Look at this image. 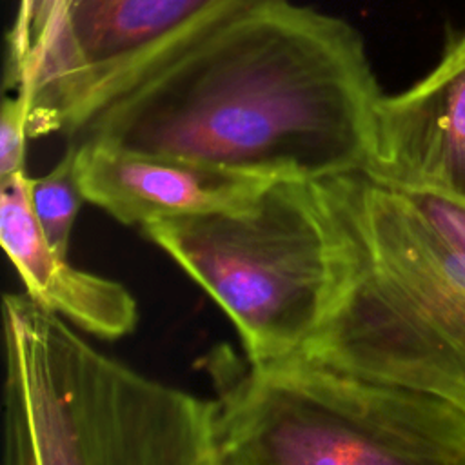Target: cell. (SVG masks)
Returning a JSON list of instances; mask_svg holds the SVG:
<instances>
[{"mask_svg":"<svg viewBox=\"0 0 465 465\" xmlns=\"http://www.w3.org/2000/svg\"><path fill=\"white\" fill-rule=\"evenodd\" d=\"M383 96L360 31L265 0L87 107L64 131L263 178L363 173Z\"/></svg>","mask_w":465,"mask_h":465,"instance_id":"obj_1","label":"cell"},{"mask_svg":"<svg viewBox=\"0 0 465 465\" xmlns=\"http://www.w3.org/2000/svg\"><path fill=\"white\" fill-rule=\"evenodd\" d=\"M343 272L298 356L465 411V258L403 191L365 173L316 180Z\"/></svg>","mask_w":465,"mask_h":465,"instance_id":"obj_2","label":"cell"},{"mask_svg":"<svg viewBox=\"0 0 465 465\" xmlns=\"http://www.w3.org/2000/svg\"><path fill=\"white\" fill-rule=\"evenodd\" d=\"M2 465H216V401L102 354L27 292L4 294Z\"/></svg>","mask_w":465,"mask_h":465,"instance_id":"obj_3","label":"cell"},{"mask_svg":"<svg viewBox=\"0 0 465 465\" xmlns=\"http://www.w3.org/2000/svg\"><path fill=\"white\" fill-rule=\"evenodd\" d=\"M216 465H465V411L401 385L291 356H203Z\"/></svg>","mask_w":465,"mask_h":465,"instance_id":"obj_4","label":"cell"},{"mask_svg":"<svg viewBox=\"0 0 465 465\" xmlns=\"http://www.w3.org/2000/svg\"><path fill=\"white\" fill-rule=\"evenodd\" d=\"M229 316L254 363L298 356L327 320L343 272L316 182L276 178L243 211L142 225Z\"/></svg>","mask_w":465,"mask_h":465,"instance_id":"obj_5","label":"cell"},{"mask_svg":"<svg viewBox=\"0 0 465 465\" xmlns=\"http://www.w3.org/2000/svg\"><path fill=\"white\" fill-rule=\"evenodd\" d=\"M265 0H47L5 62L29 136L64 133L87 107Z\"/></svg>","mask_w":465,"mask_h":465,"instance_id":"obj_6","label":"cell"},{"mask_svg":"<svg viewBox=\"0 0 465 465\" xmlns=\"http://www.w3.org/2000/svg\"><path fill=\"white\" fill-rule=\"evenodd\" d=\"M363 173L398 191L465 205V31L425 76L380 98Z\"/></svg>","mask_w":465,"mask_h":465,"instance_id":"obj_7","label":"cell"},{"mask_svg":"<svg viewBox=\"0 0 465 465\" xmlns=\"http://www.w3.org/2000/svg\"><path fill=\"white\" fill-rule=\"evenodd\" d=\"M73 147L74 173L85 202L104 209L124 225L142 227L183 214L243 211L272 182L263 176L98 143Z\"/></svg>","mask_w":465,"mask_h":465,"instance_id":"obj_8","label":"cell"},{"mask_svg":"<svg viewBox=\"0 0 465 465\" xmlns=\"http://www.w3.org/2000/svg\"><path fill=\"white\" fill-rule=\"evenodd\" d=\"M0 240L35 302L104 340L134 331L138 305L131 291L73 267L51 247L33 211L27 171L0 180Z\"/></svg>","mask_w":465,"mask_h":465,"instance_id":"obj_9","label":"cell"},{"mask_svg":"<svg viewBox=\"0 0 465 465\" xmlns=\"http://www.w3.org/2000/svg\"><path fill=\"white\" fill-rule=\"evenodd\" d=\"M84 200L74 173V147L67 143L64 156L47 174L31 178L35 216L51 247L62 256H67L73 225Z\"/></svg>","mask_w":465,"mask_h":465,"instance_id":"obj_10","label":"cell"},{"mask_svg":"<svg viewBox=\"0 0 465 465\" xmlns=\"http://www.w3.org/2000/svg\"><path fill=\"white\" fill-rule=\"evenodd\" d=\"M27 111L20 96L4 98L0 114V180L25 171Z\"/></svg>","mask_w":465,"mask_h":465,"instance_id":"obj_11","label":"cell"},{"mask_svg":"<svg viewBox=\"0 0 465 465\" xmlns=\"http://www.w3.org/2000/svg\"><path fill=\"white\" fill-rule=\"evenodd\" d=\"M47 0H18L16 16L7 35V58L15 56L25 45L36 20L40 18Z\"/></svg>","mask_w":465,"mask_h":465,"instance_id":"obj_12","label":"cell"}]
</instances>
